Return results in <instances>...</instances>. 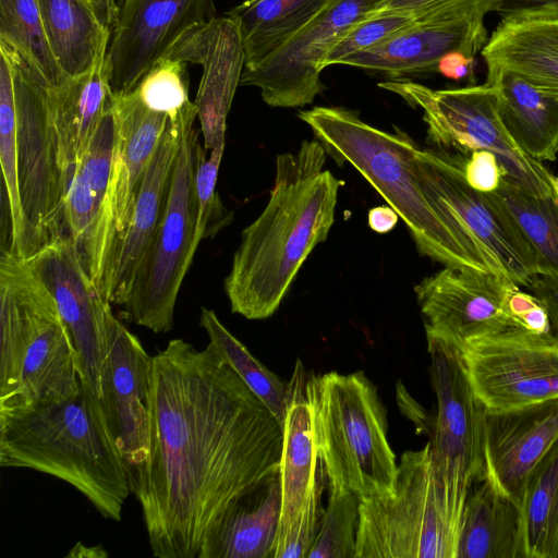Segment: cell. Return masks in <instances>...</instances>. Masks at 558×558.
Listing matches in <instances>:
<instances>
[{
  "label": "cell",
  "mask_w": 558,
  "mask_h": 558,
  "mask_svg": "<svg viewBox=\"0 0 558 558\" xmlns=\"http://www.w3.org/2000/svg\"><path fill=\"white\" fill-rule=\"evenodd\" d=\"M463 167L464 160L445 149L414 150L413 169L421 186L469 254L489 272L529 286L539 276L536 253L497 195L472 187Z\"/></svg>",
  "instance_id": "obj_9"
},
{
  "label": "cell",
  "mask_w": 558,
  "mask_h": 558,
  "mask_svg": "<svg viewBox=\"0 0 558 558\" xmlns=\"http://www.w3.org/2000/svg\"><path fill=\"white\" fill-rule=\"evenodd\" d=\"M298 116L328 156L352 166L396 210L422 255L445 267L489 272L425 194L413 169L418 145L405 132L383 131L342 107H314Z\"/></svg>",
  "instance_id": "obj_4"
},
{
  "label": "cell",
  "mask_w": 558,
  "mask_h": 558,
  "mask_svg": "<svg viewBox=\"0 0 558 558\" xmlns=\"http://www.w3.org/2000/svg\"><path fill=\"white\" fill-rule=\"evenodd\" d=\"M316 445L329 489L361 500L391 492L398 463L388 440L387 412L364 372L307 373Z\"/></svg>",
  "instance_id": "obj_6"
},
{
  "label": "cell",
  "mask_w": 558,
  "mask_h": 558,
  "mask_svg": "<svg viewBox=\"0 0 558 558\" xmlns=\"http://www.w3.org/2000/svg\"><path fill=\"white\" fill-rule=\"evenodd\" d=\"M399 215L389 205L377 206L368 210V227L377 233H388L397 225Z\"/></svg>",
  "instance_id": "obj_46"
},
{
  "label": "cell",
  "mask_w": 558,
  "mask_h": 558,
  "mask_svg": "<svg viewBox=\"0 0 558 558\" xmlns=\"http://www.w3.org/2000/svg\"><path fill=\"white\" fill-rule=\"evenodd\" d=\"M438 72L454 81L473 77L474 59L468 58L460 52L449 53L440 61Z\"/></svg>",
  "instance_id": "obj_45"
},
{
  "label": "cell",
  "mask_w": 558,
  "mask_h": 558,
  "mask_svg": "<svg viewBox=\"0 0 558 558\" xmlns=\"http://www.w3.org/2000/svg\"><path fill=\"white\" fill-rule=\"evenodd\" d=\"M385 0H330L289 41L253 68H244L240 85L259 88L270 107L299 108L322 93L324 60L336 43Z\"/></svg>",
  "instance_id": "obj_17"
},
{
  "label": "cell",
  "mask_w": 558,
  "mask_h": 558,
  "mask_svg": "<svg viewBox=\"0 0 558 558\" xmlns=\"http://www.w3.org/2000/svg\"><path fill=\"white\" fill-rule=\"evenodd\" d=\"M280 511L277 476L221 518L206 535L198 558H272Z\"/></svg>",
  "instance_id": "obj_30"
},
{
  "label": "cell",
  "mask_w": 558,
  "mask_h": 558,
  "mask_svg": "<svg viewBox=\"0 0 558 558\" xmlns=\"http://www.w3.org/2000/svg\"><path fill=\"white\" fill-rule=\"evenodd\" d=\"M113 112L116 145L111 172V210L120 248L144 175L170 119L165 113L148 109L134 90L113 94Z\"/></svg>",
  "instance_id": "obj_24"
},
{
  "label": "cell",
  "mask_w": 558,
  "mask_h": 558,
  "mask_svg": "<svg viewBox=\"0 0 558 558\" xmlns=\"http://www.w3.org/2000/svg\"><path fill=\"white\" fill-rule=\"evenodd\" d=\"M106 53L113 94L134 90L190 28L217 16L214 0H116Z\"/></svg>",
  "instance_id": "obj_19"
},
{
  "label": "cell",
  "mask_w": 558,
  "mask_h": 558,
  "mask_svg": "<svg viewBox=\"0 0 558 558\" xmlns=\"http://www.w3.org/2000/svg\"><path fill=\"white\" fill-rule=\"evenodd\" d=\"M498 89L500 120L518 147L538 161L558 153V96L508 71L486 76Z\"/></svg>",
  "instance_id": "obj_29"
},
{
  "label": "cell",
  "mask_w": 558,
  "mask_h": 558,
  "mask_svg": "<svg viewBox=\"0 0 558 558\" xmlns=\"http://www.w3.org/2000/svg\"><path fill=\"white\" fill-rule=\"evenodd\" d=\"M326 157L317 140L277 156L268 202L242 231L225 279L232 313L253 320L275 314L306 258L327 239L343 182L324 169Z\"/></svg>",
  "instance_id": "obj_2"
},
{
  "label": "cell",
  "mask_w": 558,
  "mask_h": 558,
  "mask_svg": "<svg viewBox=\"0 0 558 558\" xmlns=\"http://www.w3.org/2000/svg\"><path fill=\"white\" fill-rule=\"evenodd\" d=\"M420 15L418 10L368 15L352 26L329 50L324 60V69L341 64L343 59L383 44L416 22Z\"/></svg>",
  "instance_id": "obj_41"
},
{
  "label": "cell",
  "mask_w": 558,
  "mask_h": 558,
  "mask_svg": "<svg viewBox=\"0 0 558 558\" xmlns=\"http://www.w3.org/2000/svg\"><path fill=\"white\" fill-rule=\"evenodd\" d=\"M481 54L487 75L512 72L558 96V12L520 11L501 16Z\"/></svg>",
  "instance_id": "obj_25"
},
{
  "label": "cell",
  "mask_w": 558,
  "mask_h": 558,
  "mask_svg": "<svg viewBox=\"0 0 558 558\" xmlns=\"http://www.w3.org/2000/svg\"><path fill=\"white\" fill-rule=\"evenodd\" d=\"M520 11L558 12V0H506L497 12L504 16Z\"/></svg>",
  "instance_id": "obj_47"
},
{
  "label": "cell",
  "mask_w": 558,
  "mask_h": 558,
  "mask_svg": "<svg viewBox=\"0 0 558 558\" xmlns=\"http://www.w3.org/2000/svg\"><path fill=\"white\" fill-rule=\"evenodd\" d=\"M68 557H107V553L99 547H86L81 542L69 551Z\"/></svg>",
  "instance_id": "obj_48"
},
{
  "label": "cell",
  "mask_w": 558,
  "mask_h": 558,
  "mask_svg": "<svg viewBox=\"0 0 558 558\" xmlns=\"http://www.w3.org/2000/svg\"><path fill=\"white\" fill-rule=\"evenodd\" d=\"M114 145L112 100L68 177L60 231V235L73 241L90 279L107 301L119 253L111 210Z\"/></svg>",
  "instance_id": "obj_15"
},
{
  "label": "cell",
  "mask_w": 558,
  "mask_h": 558,
  "mask_svg": "<svg viewBox=\"0 0 558 558\" xmlns=\"http://www.w3.org/2000/svg\"><path fill=\"white\" fill-rule=\"evenodd\" d=\"M306 376L296 360L287 384L279 468L281 511L272 558H307L324 514L322 496L328 482L316 445Z\"/></svg>",
  "instance_id": "obj_14"
},
{
  "label": "cell",
  "mask_w": 558,
  "mask_h": 558,
  "mask_svg": "<svg viewBox=\"0 0 558 558\" xmlns=\"http://www.w3.org/2000/svg\"><path fill=\"white\" fill-rule=\"evenodd\" d=\"M0 408L74 395L81 376L71 333L23 257L0 254Z\"/></svg>",
  "instance_id": "obj_5"
},
{
  "label": "cell",
  "mask_w": 558,
  "mask_h": 558,
  "mask_svg": "<svg viewBox=\"0 0 558 558\" xmlns=\"http://www.w3.org/2000/svg\"><path fill=\"white\" fill-rule=\"evenodd\" d=\"M0 162L2 197L10 211V246L8 252L22 257L26 234L21 199L17 165V116L13 64L8 51L0 46ZM4 252V251H3Z\"/></svg>",
  "instance_id": "obj_35"
},
{
  "label": "cell",
  "mask_w": 558,
  "mask_h": 558,
  "mask_svg": "<svg viewBox=\"0 0 558 558\" xmlns=\"http://www.w3.org/2000/svg\"><path fill=\"white\" fill-rule=\"evenodd\" d=\"M464 175L468 183L477 191L495 192L504 177L496 156L487 150H474L464 161Z\"/></svg>",
  "instance_id": "obj_43"
},
{
  "label": "cell",
  "mask_w": 558,
  "mask_h": 558,
  "mask_svg": "<svg viewBox=\"0 0 558 558\" xmlns=\"http://www.w3.org/2000/svg\"><path fill=\"white\" fill-rule=\"evenodd\" d=\"M330 0H245L226 13L240 27L245 63L253 68L280 49Z\"/></svg>",
  "instance_id": "obj_32"
},
{
  "label": "cell",
  "mask_w": 558,
  "mask_h": 558,
  "mask_svg": "<svg viewBox=\"0 0 558 558\" xmlns=\"http://www.w3.org/2000/svg\"><path fill=\"white\" fill-rule=\"evenodd\" d=\"M329 492L328 505L307 558H355L361 498L344 488Z\"/></svg>",
  "instance_id": "obj_38"
},
{
  "label": "cell",
  "mask_w": 558,
  "mask_h": 558,
  "mask_svg": "<svg viewBox=\"0 0 558 558\" xmlns=\"http://www.w3.org/2000/svg\"><path fill=\"white\" fill-rule=\"evenodd\" d=\"M199 325L232 368L283 426L287 384L262 364L219 320L213 310L202 307Z\"/></svg>",
  "instance_id": "obj_37"
},
{
  "label": "cell",
  "mask_w": 558,
  "mask_h": 558,
  "mask_svg": "<svg viewBox=\"0 0 558 558\" xmlns=\"http://www.w3.org/2000/svg\"><path fill=\"white\" fill-rule=\"evenodd\" d=\"M179 140V123L177 119H170L146 170L130 225L120 243L108 298L111 305L126 303L135 275L156 234L168 198Z\"/></svg>",
  "instance_id": "obj_26"
},
{
  "label": "cell",
  "mask_w": 558,
  "mask_h": 558,
  "mask_svg": "<svg viewBox=\"0 0 558 558\" xmlns=\"http://www.w3.org/2000/svg\"><path fill=\"white\" fill-rule=\"evenodd\" d=\"M426 340L437 401L436 415L426 433L445 509L459 536L469 492L485 473L486 410L472 390L461 352L438 340Z\"/></svg>",
  "instance_id": "obj_11"
},
{
  "label": "cell",
  "mask_w": 558,
  "mask_h": 558,
  "mask_svg": "<svg viewBox=\"0 0 558 558\" xmlns=\"http://www.w3.org/2000/svg\"><path fill=\"white\" fill-rule=\"evenodd\" d=\"M418 11L421 15L412 25L374 48L343 59L341 64L399 80L438 71L442 58L452 52L474 59L488 41L484 20L451 19L435 7Z\"/></svg>",
  "instance_id": "obj_22"
},
{
  "label": "cell",
  "mask_w": 558,
  "mask_h": 558,
  "mask_svg": "<svg viewBox=\"0 0 558 558\" xmlns=\"http://www.w3.org/2000/svg\"><path fill=\"white\" fill-rule=\"evenodd\" d=\"M226 143L210 149L206 157V149L198 144L195 170V195L197 204V219L195 230V244L198 247L202 240L211 238L227 227L233 219V213L228 210L216 192L219 166Z\"/></svg>",
  "instance_id": "obj_39"
},
{
  "label": "cell",
  "mask_w": 558,
  "mask_h": 558,
  "mask_svg": "<svg viewBox=\"0 0 558 558\" xmlns=\"http://www.w3.org/2000/svg\"><path fill=\"white\" fill-rule=\"evenodd\" d=\"M378 87L423 111L427 136L439 148L493 153L502 180L537 196H558V178L521 150L505 129L494 83L432 89L410 80H389Z\"/></svg>",
  "instance_id": "obj_10"
},
{
  "label": "cell",
  "mask_w": 558,
  "mask_h": 558,
  "mask_svg": "<svg viewBox=\"0 0 558 558\" xmlns=\"http://www.w3.org/2000/svg\"><path fill=\"white\" fill-rule=\"evenodd\" d=\"M196 117V106L191 102L175 118L180 140L166 207L124 304L125 318L154 333L172 329L177 298L197 250Z\"/></svg>",
  "instance_id": "obj_7"
},
{
  "label": "cell",
  "mask_w": 558,
  "mask_h": 558,
  "mask_svg": "<svg viewBox=\"0 0 558 558\" xmlns=\"http://www.w3.org/2000/svg\"><path fill=\"white\" fill-rule=\"evenodd\" d=\"M557 440L558 399L509 411H486L485 474L521 508L530 475Z\"/></svg>",
  "instance_id": "obj_23"
},
{
  "label": "cell",
  "mask_w": 558,
  "mask_h": 558,
  "mask_svg": "<svg viewBox=\"0 0 558 558\" xmlns=\"http://www.w3.org/2000/svg\"><path fill=\"white\" fill-rule=\"evenodd\" d=\"M545 304L553 329L558 331V279L536 276L527 286Z\"/></svg>",
  "instance_id": "obj_44"
},
{
  "label": "cell",
  "mask_w": 558,
  "mask_h": 558,
  "mask_svg": "<svg viewBox=\"0 0 558 558\" xmlns=\"http://www.w3.org/2000/svg\"><path fill=\"white\" fill-rule=\"evenodd\" d=\"M150 110L175 119L192 101L189 99L186 62L163 58L156 62L134 89Z\"/></svg>",
  "instance_id": "obj_40"
},
{
  "label": "cell",
  "mask_w": 558,
  "mask_h": 558,
  "mask_svg": "<svg viewBox=\"0 0 558 558\" xmlns=\"http://www.w3.org/2000/svg\"><path fill=\"white\" fill-rule=\"evenodd\" d=\"M106 325L107 351L99 400L130 475L145 462L149 450L151 356L111 310Z\"/></svg>",
  "instance_id": "obj_20"
},
{
  "label": "cell",
  "mask_w": 558,
  "mask_h": 558,
  "mask_svg": "<svg viewBox=\"0 0 558 558\" xmlns=\"http://www.w3.org/2000/svg\"><path fill=\"white\" fill-rule=\"evenodd\" d=\"M472 390L487 412L558 399V331L515 328L473 340L461 350Z\"/></svg>",
  "instance_id": "obj_13"
},
{
  "label": "cell",
  "mask_w": 558,
  "mask_h": 558,
  "mask_svg": "<svg viewBox=\"0 0 558 558\" xmlns=\"http://www.w3.org/2000/svg\"><path fill=\"white\" fill-rule=\"evenodd\" d=\"M13 64L19 182L26 234L22 257L59 236L66 181L61 171L47 87L16 53L1 45Z\"/></svg>",
  "instance_id": "obj_12"
},
{
  "label": "cell",
  "mask_w": 558,
  "mask_h": 558,
  "mask_svg": "<svg viewBox=\"0 0 558 558\" xmlns=\"http://www.w3.org/2000/svg\"><path fill=\"white\" fill-rule=\"evenodd\" d=\"M53 57L66 76L89 71L107 50L112 26L98 0H38Z\"/></svg>",
  "instance_id": "obj_28"
},
{
  "label": "cell",
  "mask_w": 558,
  "mask_h": 558,
  "mask_svg": "<svg viewBox=\"0 0 558 558\" xmlns=\"http://www.w3.org/2000/svg\"><path fill=\"white\" fill-rule=\"evenodd\" d=\"M149 450L130 474L151 553L198 558L208 532L279 476L282 426L209 342L151 356Z\"/></svg>",
  "instance_id": "obj_1"
},
{
  "label": "cell",
  "mask_w": 558,
  "mask_h": 558,
  "mask_svg": "<svg viewBox=\"0 0 558 558\" xmlns=\"http://www.w3.org/2000/svg\"><path fill=\"white\" fill-rule=\"evenodd\" d=\"M506 0H385L372 14L413 12L432 5L441 7L451 17L484 20L487 13L498 11Z\"/></svg>",
  "instance_id": "obj_42"
},
{
  "label": "cell",
  "mask_w": 558,
  "mask_h": 558,
  "mask_svg": "<svg viewBox=\"0 0 558 558\" xmlns=\"http://www.w3.org/2000/svg\"><path fill=\"white\" fill-rule=\"evenodd\" d=\"M430 445L402 453L391 492L361 500L355 558H457Z\"/></svg>",
  "instance_id": "obj_8"
},
{
  "label": "cell",
  "mask_w": 558,
  "mask_h": 558,
  "mask_svg": "<svg viewBox=\"0 0 558 558\" xmlns=\"http://www.w3.org/2000/svg\"><path fill=\"white\" fill-rule=\"evenodd\" d=\"M0 44L16 53L47 88L69 77L50 49L38 0H0Z\"/></svg>",
  "instance_id": "obj_34"
},
{
  "label": "cell",
  "mask_w": 558,
  "mask_h": 558,
  "mask_svg": "<svg viewBox=\"0 0 558 558\" xmlns=\"http://www.w3.org/2000/svg\"><path fill=\"white\" fill-rule=\"evenodd\" d=\"M106 53L107 50L89 71L69 76L60 85L47 88L59 163L66 184L72 168L82 157L113 100Z\"/></svg>",
  "instance_id": "obj_27"
},
{
  "label": "cell",
  "mask_w": 558,
  "mask_h": 558,
  "mask_svg": "<svg viewBox=\"0 0 558 558\" xmlns=\"http://www.w3.org/2000/svg\"><path fill=\"white\" fill-rule=\"evenodd\" d=\"M457 558H522L521 509L485 473L469 492Z\"/></svg>",
  "instance_id": "obj_31"
},
{
  "label": "cell",
  "mask_w": 558,
  "mask_h": 558,
  "mask_svg": "<svg viewBox=\"0 0 558 558\" xmlns=\"http://www.w3.org/2000/svg\"><path fill=\"white\" fill-rule=\"evenodd\" d=\"M518 288L501 275L451 267L425 277L414 292L426 339L461 352L473 340L523 328L508 305Z\"/></svg>",
  "instance_id": "obj_16"
},
{
  "label": "cell",
  "mask_w": 558,
  "mask_h": 558,
  "mask_svg": "<svg viewBox=\"0 0 558 558\" xmlns=\"http://www.w3.org/2000/svg\"><path fill=\"white\" fill-rule=\"evenodd\" d=\"M520 509L522 558H558V440L530 475Z\"/></svg>",
  "instance_id": "obj_33"
},
{
  "label": "cell",
  "mask_w": 558,
  "mask_h": 558,
  "mask_svg": "<svg viewBox=\"0 0 558 558\" xmlns=\"http://www.w3.org/2000/svg\"><path fill=\"white\" fill-rule=\"evenodd\" d=\"M494 193L536 253L539 276L558 279V196L533 195L505 180Z\"/></svg>",
  "instance_id": "obj_36"
},
{
  "label": "cell",
  "mask_w": 558,
  "mask_h": 558,
  "mask_svg": "<svg viewBox=\"0 0 558 558\" xmlns=\"http://www.w3.org/2000/svg\"><path fill=\"white\" fill-rule=\"evenodd\" d=\"M163 58L202 65L194 104L201 122L203 146L210 150L226 143L227 117L245 63L238 22L225 14L196 25L186 31Z\"/></svg>",
  "instance_id": "obj_21"
},
{
  "label": "cell",
  "mask_w": 558,
  "mask_h": 558,
  "mask_svg": "<svg viewBox=\"0 0 558 558\" xmlns=\"http://www.w3.org/2000/svg\"><path fill=\"white\" fill-rule=\"evenodd\" d=\"M0 466L56 476L117 522L131 493L101 402L83 381L62 400L0 408Z\"/></svg>",
  "instance_id": "obj_3"
},
{
  "label": "cell",
  "mask_w": 558,
  "mask_h": 558,
  "mask_svg": "<svg viewBox=\"0 0 558 558\" xmlns=\"http://www.w3.org/2000/svg\"><path fill=\"white\" fill-rule=\"evenodd\" d=\"M24 260L54 299L76 350L81 379L99 398L111 304L90 279L69 236L51 239Z\"/></svg>",
  "instance_id": "obj_18"
}]
</instances>
